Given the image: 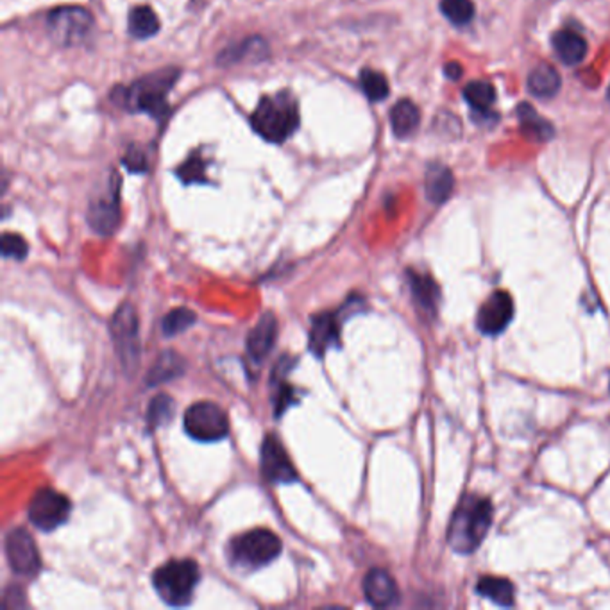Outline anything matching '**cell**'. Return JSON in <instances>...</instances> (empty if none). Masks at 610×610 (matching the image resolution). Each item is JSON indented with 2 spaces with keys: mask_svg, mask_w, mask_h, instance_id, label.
<instances>
[{
  "mask_svg": "<svg viewBox=\"0 0 610 610\" xmlns=\"http://www.w3.org/2000/svg\"><path fill=\"white\" fill-rule=\"evenodd\" d=\"M360 86H361V91L365 93V97L373 102H380V100L387 99L391 93L387 77L382 72L373 70V68H363L360 72Z\"/></svg>",
  "mask_w": 610,
  "mask_h": 610,
  "instance_id": "obj_28",
  "label": "cell"
},
{
  "mask_svg": "<svg viewBox=\"0 0 610 610\" xmlns=\"http://www.w3.org/2000/svg\"><path fill=\"white\" fill-rule=\"evenodd\" d=\"M514 317V301L512 296L505 290H496L489 296L478 312V329L483 335L496 337L502 335Z\"/></svg>",
  "mask_w": 610,
  "mask_h": 610,
  "instance_id": "obj_10",
  "label": "cell"
},
{
  "mask_svg": "<svg viewBox=\"0 0 610 610\" xmlns=\"http://www.w3.org/2000/svg\"><path fill=\"white\" fill-rule=\"evenodd\" d=\"M6 557L12 569L22 576H33L42 567L38 548L24 528H13L6 535Z\"/></svg>",
  "mask_w": 610,
  "mask_h": 610,
  "instance_id": "obj_11",
  "label": "cell"
},
{
  "mask_svg": "<svg viewBox=\"0 0 610 610\" xmlns=\"http://www.w3.org/2000/svg\"><path fill=\"white\" fill-rule=\"evenodd\" d=\"M195 319H197V315L190 308H176V310L169 312L162 322L163 335H167V337L179 335L185 329L192 328Z\"/></svg>",
  "mask_w": 610,
  "mask_h": 610,
  "instance_id": "obj_30",
  "label": "cell"
},
{
  "mask_svg": "<svg viewBox=\"0 0 610 610\" xmlns=\"http://www.w3.org/2000/svg\"><path fill=\"white\" fill-rule=\"evenodd\" d=\"M299 106L289 90L265 95L251 115L253 130L271 144H283L299 128Z\"/></svg>",
  "mask_w": 610,
  "mask_h": 610,
  "instance_id": "obj_3",
  "label": "cell"
},
{
  "mask_svg": "<svg viewBox=\"0 0 610 610\" xmlns=\"http://www.w3.org/2000/svg\"><path fill=\"white\" fill-rule=\"evenodd\" d=\"M606 97H608V100H610V88H608V93H606Z\"/></svg>",
  "mask_w": 610,
  "mask_h": 610,
  "instance_id": "obj_37",
  "label": "cell"
},
{
  "mask_svg": "<svg viewBox=\"0 0 610 610\" xmlns=\"http://www.w3.org/2000/svg\"><path fill=\"white\" fill-rule=\"evenodd\" d=\"M408 285L414 296V301L417 305V308L433 317L437 313L439 308V301H440V290L439 285L428 276V274H421V273H408Z\"/></svg>",
  "mask_w": 610,
  "mask_h": 610,
  "instance_id": "obj_18",
  "label": "cell"
},
{
  "mask_svg": "<svg viewBox=\"0 0 610 610\" xmlns=\"http://www.w3.org/2000/svg\"><path fill=\"white\" fill-rule=\"evenodd\" d=\"M183 424L188 437L199 442H217L229 433V419L226 412L211 401L192 405L183 417Z\"/></svg>",
  "mask_w": 610,
  "mask_h": 610,
  "instance_id": "obj_7",
  "label": "cell"
},
{
  "mask_svg": "<svg viewBox=\"0 0 610 610\" xmlns=\"http://www.w3.org/2000/svg\"><path fill=\"white\" fill-rule=\"evenodd\" d=\"M130 35L137 40H147L158 35L160 31V19L149 6H139L131 10L128 19Z\"/></svg>",
  "mask_w": 610,
  "mask_h": 610,
  "instance_id": "obj_26",
  "label": "cell"
},
{
  "mask_svg": "<svg viewBox=\"0 0 610 610\" xmlns=\"http://www.w3.org/2000/svg\"><path fill=\"white\" fill-rule=\"evenodd\" d=\"M281 553V541L265 528H255L242 534L231 543V559L243 567H264Z\"/></svg>",
  "mask_w": 610,
  "mask_h": 610,
  "instance_id": "obj_5",
  "label": "cell"
},
{
  "mask_svg": "<svg viewBox=\"0 0 610 610\" xmlns=\"http://www.w3.org/2000/svg\"><path fill=\"white\" fill-rule=\"evenodd\" d=\"M340 345V313H319L312 319L310 349L322 358L329 349Z\"/></svg>",
  "mask_w": 610,
  "mask_h": 610,
  "instance_id": "obj_15",
  "label": "cell"
},
{
  "mask_svg": "<svg viewBox=\"0 0 610 610\" xmlns=\"http://www.w3.org/2000/svg\"><path fill=\"white\" fill-rule=\"evenodd\" d=\"M122 163H124V167L130 170V172H135V174H142V172H147L149 165H147V158L144 154V151H140L139 147L131 146L124 156V160H122Z\"/></svg>",
  "mask_w": 610,
  "mask_h": 610,
  "instance_id": "obj_35",
  "label": "cell"
},
{
  "mask_svg": "<svg viewBox=\"0 0 610 610\" xmlns=\"http://www.w3.org/2000/svg\"><path fill=\"white\" fill-rule=\"evenodd\" d=\"M442 15L455 26H465L474 17V4L471 0H440Z\"/></svg>",
  "mask_w": 610,
  "mask_h": 610,
  "instance_id": "obj_29",
  "label": "cell"
},
{
  "mask_svg": "<svg viewBox=\"0 0 610 610\" xmlns=\"http://www.w3.org/2000/svg\"><path fill=\"white\" fill-rule=\"evenodd\" d=\"M419 124H421V111L412 100L403 99L396 102V106L391 109V126L398 139H407L414 135Z\"/></svg>",
  "mask_w": 610,
  "mask_h": 610,
  "instance_id": "obj_22",
  "label": "cell"
},
{
  "mask_svg": "<svg viewBox=\"0 0 610 610\" xmlns=\"http://www.w3.org/2000/svg\"><path fill=\"white\" fill-rule=\"evenodd\" d=\"M444 72H446V75H448L449 79H460V77H462V74H463L462 67H460L456 61H451V63H448V65H446V68H444Z\"/></svg>",
  "mask_w": 610,
  "mask_h": 610,
  "instance_id": "obj_36",
  "label": "cell"
},
{
  "mask_svg": "<svg viewBox=\"0 0 610 610\" xmlns=\"http://www.w3.org/2000/svg\"><path fill=\"white\" fill-rule=\"evenodd\" d=\"M280 385V389L276 391V396H274V408H276V416L280 417L292 403H296V392L294 389L287 384V378L285 380H278L274 382Z\"/></svg>",
  "mask_w": 610,
  "mask_h": 610,
  "instance_id": "obj_34",
  "label": "cell"
},
{
  "mask_svg": "<svg viewBox=\"0 0 610 610\" xmlns=\"http://www.w3.org/2000/svg\"><path fill=\"white\" fill-rule=\"evenodd\" d=\"M463 99L479 115H491V106L496 99V90L487 81H471L463 88Z\"/></svg>",
  "mask_w": 610,
  "mask_h": 610,
  "instance_id": "obj_27",
  "label": "cell"
},
{
  "mask_svg": "<svg viewBox=\"0 0 610 610\" xmlns=\"http://www.w3.org/2000/svg\"><path fill=\"white\" fill-rule=\"evenodd\" d=\"M174 400H170L167 394L156 396L147 410V423L151 428H160L165 426L172 416H174Z\"/></svg>",
  "mask_w": 610,
  "mask_h": 610,
  "instance_id": "obj_31",
  "label": "cell"
},
{
  "mask_svg": "<svg viewBox=\"0 0 610 610\" xmlns=\"http://www.w3.org/2000/svg\"><path fill=\"white\" fill-rule=\"evenodd\" d=\"M111 329H113V338H115L122 361L130 365V368H133L140 354L139 353L140 340H139V319L131 305H124L118 308V312L113 317Z\"/></svg>",
  "mask_w": 610,
  "mask_h": 610,
  "instance_id": "obj_9",
  "label": "cell"
},
{
  "mask_svg": "<svg viewBox=\"0 0 610 610\" xmlns=\"http://www.w3.org/2000/svg\"><path fill=\"white\" fill-rule=\"evenodd\" d=\"M518 118L521 133L532 142H548L553 139V126L544 120L530 104L523 102L518 106Z\"/></svg>",
  "mask_w": 610,
  "mask_h": 610,
  "instance_id": "obj_21",
  "label": "cell"
},
{
  "mask_svg": "<svg viewBox=\"0 0 610 610\" xmlns=\"http://www.w3.org/2000/svg\"><path fill=\"white\" fill-rule=\"evenodd\" d=\"M269 58V47H267V42L258 38V36H253V38H248V40H243L240 44H234V45H229L227 49H224L218 58H217V63L220 67H231V65H236V63H243V61H264Z\"/></svg>",
  "mask_w": 610,
  "mask_h": 610,
  "instance_id": "obj_17",
  "label": "cell"
},
{
  "mask_svg": "<svg viewBox=\"0 0 610 610\" xmlns=\"http://www.w3.org/2000/svg\"><path fill=\"white\" fill-rule=\"evenodd\" d=\"M93 17L81 6H61L49 13L47 29L51 38L61 47L84 44L93 31Z\"/></svg>",
  "mask_w": 610,
  "mask_h": 610,
  "instance_id": "obj_6",
  "label": "cell"
},
{
  "mask_svg": "<svg viewBox=\"0 0 610 610\" xmlns=\"http://www.w3.org/2000/svg\"><path fill=\"white\" fill-rule=\"evenodd\" d=\"M476 592L483 598H489L500 606H512L516 589L514 583L500 576H481L476 583Z\"/></svg>",
  "mask_w": 610,
  "mask_h": 610,
  "instance_id": "obj_24",
  "label": "cell"
},
{
  "mask_svg": "<svg viewBox=\"0 0 610 610\" xmlns=\"http://www.w3.org/2000/svg\"><path fill=\"white\" fill-rule=\"evenodd\" d=\"M262 472L269 483H292L297 479V471L276 435H267L262 444Z\"/></svg>",
  "mask_w": 610,
  "mask_h": 610,
  "instance_id": "obj_12",
  "label": "cell"
},
{
  "mask_svg": "<svg viewBox=\"0 0 610 610\" xmlns=\"http://www.w3.org/2000/svg\"><path fill=\"white\" fill-rule=\"evenodd\" d=\"M278 338V321L273 312H265L248 337V353L255 363H260L273 351Z\"/></svg>",
  "mask_w": 610,
  "mask_h": 610,
  "instance_id": "obj_16",
  "label": "cell"
},
{
  "mask_svg": "<svg viewBox=\"0 0 610 610\" xmlns=\"http://www.w3.org/2000/svg\"><path fill=\"white\" fill-rule=\"evenodd\" d=\"M0 248H3V255L6 258H15V260H24L29 253L28 242L15 233H4L3 240H0Z\"/></svg>",
  "mask_w": 610,
  "mask_h": 610,
  "instance_id": "obj_33",
  "label": "cell"
},
{
  "mask_svg": "<svg viewBox=\"0 0 610 610\" xmlns=\"http://www.w3.org/2000/svg\"><path fill=\"white\" fill-rule=\"evenodd\" d=\"M70 511L72 505L67 496L52 489H40L28 507V516L38 530L52 532L68 521Z\"/></svg>",
  "mask_w": 610,
  "mask_h": 610,
  "instance_id": "obj_8",
  "label": "cell"
},
{
  "mask_svg": "<svg viewBox=\"0 0 610 610\" xmlns=\"http://www.w3.org/2000/svg\"><path fill=\"white\" fill-rule=\"evenodd\" d=\"M363 594L375 606L385 608L400 601V589L396 580L385 569L375 567L363 578Z\"/></svg>",
  "mask_w": 610,
  "mask_h": 610,
  "instance_id": "obj_14",
  "label": "cell"
},
{
  "mask_svg": "<svg viewBox=\"0 0 610 610\" xmlns=\"http://www.w3.org/2000/svg\"><path fill=\"white\" fill-rule=\"evenodd\" d=\"M560 84L562 81H560L559 72L548 63L537 65L528 75V90L537 99L555 97L560 90Z\"/></svg>",
  "mask_w": 610,
  "mask_h": 610,
  "instance_id": "obj_23",
  "label": "cell"
},
{
  "mask_svg": "<svg viewBox=\"0 0 610 610\" xmlns=\"http://www.w3.org/2000/svg\"><path fill=\"white\" fill-rule=\"evenodd\" d=\"M179 74V68H162L137 79L128 88L116 86L111 91V99L116 106H122L131 113H147L154 120H162L169 113L167 95L178 83Z\"/></svg>",
  "mask_w": 610,
  "mask_h": 610,
  "instance_id": "obj_1",
  "label": "cell"
},
{
  "mask_svg": "<svg viewBox=\"0 0 610 610\" xmlns=\"http://www.w3.org/2000/svg\"><path fill=\"white\" fill-rule=\"evenodd\" d=\"M553 49L560 61L569 67L580 65L587 56L585 38L571 29H562L553 35Z\"/></svg>",
  "mask_w": 610,
  "mask_h": 610,
  "instance_id": "obj_19",
  "label": "cell"
},
{
  "mask_svg": "<svg viewBox=\"0 0 610 610\" xmlns=\"http://www.w3.org/2000/svg\"><path fill=\"white\" fill-rule=\"evenodd\" d=\"M206 167H208V162L202 156H190L188 160L183 162V165L176 170V174L185 185L206 183Z\"/></svg>",
  "mask_w": 610,
  "mask_h": 610,
  "instance_id": "obj_32",
  "label": "cell"
},
{
  "mask_svg": "<svg viewBox=\"0 0 610 610\" xmlns=\"http://www.w3.org/2000/svg\"><path fill=\"white\" fill-rule=\"evenodd\" d=\"M495 518L491 500L481 496H463L451 516L448 527V544L458 555L474 553L489 534Z\"/></svg>",
  "mask_w": 610,
  "mask_h": 610,
  "instance_id": "obj_2",
  "label": "cell"
},
{
  "mask_svg": "<svg viewBox=\"0 0 610 610\" xmlns=\"http://www.w3.org/2000/svg\"><path fill=\"white\" fill-rule=\"evenodd\" d=\"M201 580L199 566L192 559L169 560L153 574V585L160 598L172 606H185L192 601Z\"/></svg>",
  "mask_w": 610,
  "mask_h": 610,
  "instance_id": "obj_4",
  "label": "cell"
},
{
  "mask_svg": "<svg viewBox=\"0 0 610 610\" xmlns=\"http://www.w3.org/2000/svg\"><path fill=\"white\" fill-rule=\"evenodd\" d=\"M185 373V360L174 353V351H165L158 361L153 365L149 375H147V385L154 387L158 384L170 382Z\"/></svg>",
  "mask_w": 610,
  "mask_h": 610,
  "instance_id": "obj_25",
  "label": "cell"
},
{
  "mask_svg": "<svg viewBox=\"0 0 610 610\" xmlns=\"http://www.w3.org/2000/svg\"><path fill=\"white\" fill-rule=\"evenodd\" d=\"M120 220V199H118V185L111 186L107 195H100L99 199L91 201L88 210V224L97 234L107 236L111 234Z\"/></svg>",
  "mask_w": 610,
  "mask_h": 610,
  "instance_id": "obj_13",
  "label": "cell"
},
{
  "mask_svg": "<svg viewBox=\"0 0 610 610\" xmlns=\"http://www.w3.org/2000/svg\"><path fill=\"white\" fill-rule=\"evenodd\" d=\"M424 188H426V197L433 204L446 202L455 188L453 172L446 165H440V163L430 165L424 178Z\"/></svg>",
  "mask_w": 610,
  "mask_h": 610,
  "instance_id": "obj_20",
  "label": "cell"
}]
</instances>
